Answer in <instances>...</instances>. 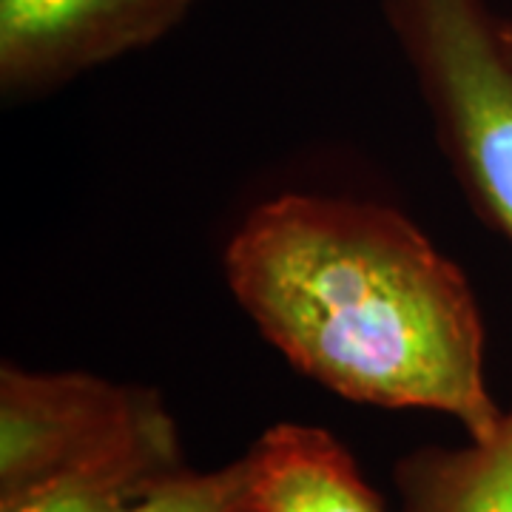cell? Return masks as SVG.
<instances>
[{
  "instance_id": "obj_1",
  "label": "cell",
  "mask_w": 512,
  "mask_h": 512,
  "mask_svg": "<svg viewBox=\"0 0 512 512\" xmlns=\"http://www.w3.org/2000/svg\"><path fill=\"white\" fill-rule=\"evenodd\" d=\"M225 279L256 330L336 396L433 410L473 441L495 433L504 410L487 387L476 293L402 211L279 194L234 231Z\"/></svg>"
},
{
  "instance_id": "obj_2",
  "label": "cell",
  "mask_w": 512,
  "mask_h": 512,
  "mask_svg": "<svg viewBox=\"0 0 512 512\" xmlns=\"http://www.w3.org/2000/svg\"><path fill=\"white\" fill-rule=\"evenodd\" d=\"M433 134L481 220L512 245V57L481 0H382Z\"/></svg>"
},
{
  "instance_id": "obj_3",
  "label": "cell",
  "mask_w": 512,
  "mask_h": 512,
  "mask_svg": "<svg viewBox=\"0 0 512 512\" xmlns=\"http://www.w3.org/2000/svg\"><path fill=\"white\" fill-rule=\"evenodd\" d=\"M180 444L160 393L80 373L0 367V501L49 478Z\"/></svg>"
},
{
  "instance_id": "obj_4",
  "label": "cell",
  "mask_w": 512,
  "mask_h": 512,
  "mask_svg": "<svg viewBox=\"0 0 512 512\" xmlns=\"http://www.w3.org/2000/svg\"><path fill=\"white\" fill-rule=\"evenodd\" d=\"M191 0H0V86L12 97L69 83L143 49Z\"/></svg>"
},
{
  "instance_id": "obj_5",
  "label": "cell",
  "mask_w": 512,
  "mask_h": 512,
  "mask_svg": "<svg viewBox=\"0 0 512 512\" xmlns=\"http://www.w3.org/2000/svg\"><path fill=\"white\" fill-rule=\"evenodd\" d=\"M248 512H387L342 441L282 421L245 453Z\"/></svg>"
},
{
  "instance_id": "obj_6",
  "label": "cell",
  "mask_w": 512,
  "mask_h": 512,
  "mask_svg": "<svg viewBox=\"0 0 512 512\" xmlns=\"http://www.w3.org/2000/svg\"><path fill=\"white\" fill-rule=\"evenodd\" d=\"M396 484L407 512H512V404L490 439L404 458Z\"/></svg>"
},
{
  "instance_id": "obj_7",
  "label": "cell",
  "mask_w": 512,
  "mask_h": 512,
  "mask_svg": "<svg viewBox=\"0 0 512 512\" xmlns=\"http://www.w3.org/2000/svg\"><path fill=\"white\" fill-rule=\"evenodd\" d=\"M183 470L180 444L151 447L35 484L3 498L0 512H126Z\"/></svg>"
},
{
  "instance_id": "obj_8",
  "label": "cell",
  "mask_w": 512,
  "mask_h": 512,
  "mask_svg": "<svg viewBox=\"0 0 512 512\" xmlns=\"http://www.w3.org/2000/svg\"><path fill=\"white\" fill-rule=\"evenodd\" d=\"M126 512H248L245 456L208 473H191L185 467Z\"/></svg>"
},
{
  "instance_id": "obj_9",
  "label": "cell",
  "mask_w": 512,
  "mask_h": 512,
  "mask_svg": "<svg viewBox=\"0 0 512 512\" xmlns=\"http://www.w3.org/2000/svg\"><path fill=\"white\" fill-rule=\"evenodd\" d=\"M498 37H501V43H504L507 55L512 57V23H504V26H498Z\"/></svg>"
}]
</instances>
